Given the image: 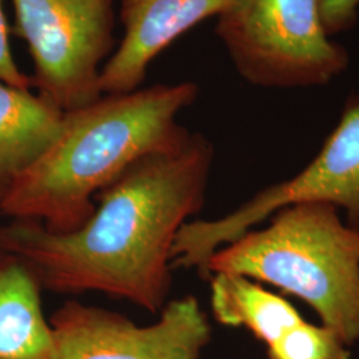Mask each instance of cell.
I'll return each mask as SVG.
<instances>
[{
    "label": "cell",
    "mask_w": 359,
    "mask_h": 359,
    "mask_svg": "<svg viewBox=\"0 0 359 359\" xmlns=\"http://www.w3.org/2000/svg\"><path fill=\"white\" fill-rule=\"evenodd\" d=\"M231 0H120L123 38L100 74L103 95L142 87L154 59L173 41L208 18L218 16Z\"/></svg>",
    "instance_id": "obj_9"
},
{
    "label": "cell",
    "mask_w": 359,
    "mask_h": 359,
    "mask_svg": "<svg viewBox=\"0 0 359 359\" xmlns=\"http://www.w3.org/2000/svg\"><path fill=\"white\" fill-rule=\"evenodd\" d=\"M197 96L193 81L156 84L65 112L57 137L15 182L0 213L53 233L76 231L93 215L96 193L142 157L189 136L179 115Z\"/></svg>",
    "instance_id": "obj_2"
},
{
    "label": "cell",
    "mask_w": 359,
    "mask_h": 359,
    "mask_svg": "<svg viewBox=\"0 0 359 359\" xmlns=\"http://www.w3.org/2000/svg\"><path fill=\"white\" fill-rule=\"evenodd\" d=\"M53 359H200L212 326L193 295L169 301L160 320L137 326L127 317L68 301L50 318Z\"/></svg>",
    "instance_id": "obj_7"
},
{
    "label": "cell",
    "mask_w": 359,
    "mask_h": 359,
    "mask_svg": "<svg viewBox=\"0 0 359 359\" xmlns=\"http://www.w3.org/2000/svg\"><path fill=\"white\" fill-rule=\"evenodd\" d=\"M320 8L325 28L332 36L357 22L359 0H320Z\"/></svg>",
    "instance_id": "obj_13"
},
{
    "label": "cell",
    "mask_w": 359,
    "mask_h": 359,
    "mask_svg": "<svg viewBox=\"0 0 359 359\" xmlns=\"http://www.w3.org/2000/svg\"><path fill=\"white\" fill-rule=\"evenodd\" d=\"M216 321L244 327L265 344L268 359H350L337 334L305 321L283 295L243 276L218 273L209 278Z\"/></svg>",
    "instance_id": "obj_8"
},
{
    "label": "cell",
    "mask_w": 359,
    "mask_h": 359,
    "mask_svg": "<svg viewBox=\"0 0 359 359\" xmlns=\"http://www.w3.org/2000/svg\"><path fill=\"white\" fill-rule=\"evenodd\" d=\"M216 34L248 83L265 88L329 84L348 65L330 40L320 0H231Z\"/></svg>",
    "instance_id": "obj_4"
},
{
    "label": "cell",
    "mask_w": 359,
    "mask_h": 359,
    "mask_svg": "<svg viewBox=\"0 0 359 359\" xmlns=\"http://www.w3.org/2000/svg\"><path fill=\"white\" fill-rule=\"evenodd\" d=\"M213 158L212 142L189 133L123 172L76 231L13 218L0 225V249L20 258L43 289L99 292L158 313L170 292L176 236L204 206Z\"/></svg>",
    "instance_id": "obj_1"
},
{
    "label": "cell",
    "mask_w": 359,
    "mask_h": 359,
    "mask_svg": "<svg viewBox=\"0 0 359 359\" xmlns=\"http://www.w3.org/2000/svg\"><path fill=\"white\" fill-rule=\"evenodd\" d=\"M322 203L285 206L269 225L217 249L204 278L218 273L269 283L313 309L346 345L359 342V228Z\"/></svg>",
    "instance_id": "obj_3"
},
{
    "label": "cell",
    "mask_w": 359,
    "mask_h": 359,
    "mask_svg": "<svg viewBox=\"0 0 359 359\" xmlns=\"http://www.w3.org/2000/svg\"><path fill=\"white\" fill-rule=\"evenodd\" d=\"M41 289L20 258L0 249V359H53Z\"/></svg>",
    "instance_id": "obj_11"
},
{
    "label": "cell",
    "mask_w": 359,
    "mask_h": 359,
    "mask_svg": "<svg viewBox=\"0 0 359 359\" xmlns=\"http://www.w3.org/2000/svg\"><path fill=\"white\" fill-rule=\"evenodd\" d=\"M15 34L32 57V86L62 112L99 99L115 44L116 0H13Z\"/></svg>",
    "instance_id": "obj_6"
},
{
    "label": "cell",
    "mask_w": 359,
    "mask_h": 359,
    "mask_svg": "<svg viewBox=\"0 0 359 359\" xmlns=\"http://www.w3.org/2000/svg\"><path fill=\"white\" fill-rule=\"evenodd\" d=\"M63 114L39 93L0 83V204L55 142Z\"/></svg>",
    "instance_id": "obj_10"
},
{
    "label": "cell",
    "mask_w": 359,
    "mask_h": 359,
    "mask_svg": "<svg viewBox=\"0 0 359 359\" xmlns=\"http://www.w3.org/2000/svg\"><path fill=\"white\" fill-rule=\"evenodd\" d=\"M3 1L0 0V83L22 90H32V79L20 71L13 59L8 39L11 29L3 11Z\"/></svg>",
    "instance_id": "obj_12"
},
{
    "label": "cell",
    "mask_w": 359,
    "mask_h": 359,
    "mask_svg": "<svg viewBox=\"0 0 359 359\" xmlns=\"http://www.w3.org/2000/svg\"><path fill=\"white\" fill-rule=\"evenodd\" d=\"M322 203L342 208L359 228V92L347 99L339 123L318 154L294 177L273 184L215 219L188 221L172 248V269H196L204 278L210 256L285 206Z\"/></svg>",
    "instance_id": "obj_5"
}]
</instances>
